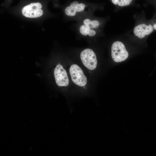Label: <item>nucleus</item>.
Instances as JSON below:
<instances>
[{
	"instance_id": "nucleus-12",
	"label": "nucleus",
	"mask_w": 156,
	"mask_h": 156,
	"mask_svg": "<svg viewBox=\"0 0 156 156\" xmlns=\"http://www.w3.org/2000/svg\"><path fill=\"white\" fill-rule=\"evenodd\" d=\"M155 10V12L151 18L153 21V26L155 31H156V9Z\"/></svg>"
},
{
	"instance_id": "nucleus-2",
	"label": "nucleus",
	"mask_w": 156,
	"mask_h": 156,
	"mask_svg": "<svg viewBox=\"0 0 156 156\" xmlns=\"http://www.w3.org/2000/svg\"><path fill=\"white\" fill-rule=\"evenodd\" d=\"M111 54L112 60L116 62L125 60L129 57V52L125 43L120 40L114 42L111 47Z\"/></svg>"
},
{
	"instance_id": "nucleus-13",
	"label": "nucleus",
	"mask_w": 156,
	"mask_h": 156,
	"mask_svg": "<svg viewBox=\"0 0 156 156\" xmlns=\"http://www.w3.org/2000/svg\"><path fill=\"white\" fill-rule=\"evenodd\" d=\"M147 1L152 4L156 9V0H147Z\"/></svg>"
},
{
	"instance_id": "nucleus-6",
	"label": "nucleus",
	"mask_w": 156,
	"mask_h": 156,
	"mask_svg": "<svg viewBox=\"0 0 156 156\" xmlns=\"http://www.w3.org/2000/svg\"><path fill=\"white\" fill-rule=\"evenodd\" d=\"M57 84L59 86H66L69 83L67 74L63 66L60 64L55 67L54 72Z\"/></svg>"
},
{
	"instance_id": "nucleus-10",
	"label": "nucleus",
	"mask_w": 156,
	"mask_h": 156,
	"mask_svg": "<svg viewBox=\"0 0 156 156\" xmlns=\"http://www.w3.org/2000/svg\"><path fill=\"white\" fill-rule=\"evenodd\" d=\"M65 14L69 16H74L76 14V11L75 8L70 5L67 7L64 10Z\"/></svg>"
},
{
	"instance_id": "nucleus-8",
	"label": "nucleus",
	"mask_w": 156,
	"mask_h": 156,
	"mask_svg": "<svg viewBox=\"0 0 156 156\" xmlns=\"http://www.w3.org/2000/svg\"><path fill=\"white\" fill-rule=\"evenodd\" d=\"M84 25L89 28L92 29H97L101 25V22L96 20H91L88 18H86L83 21Z\"/></svg>"
},
{
	"instance_id": "nucleus-9",
	"label": "nucleus",
	"mask_w": 156,
	"mask_h": 156,
	"mask_svg": "<svg viewBox=\"0 0 156 156\" xmlns=\"http://www.w3.org/2000/svg\"><path fill=\"white\" fill-rule=\"evenodd\" d=\"M79 31L81 34L84 36L88 35L90 36L93 37L96 34V31L93 29L89 28L84 24L80 26Z\"/></svg>"
},
{
	"instance_id": "nucleus-11",
	"label": "nucleus",
	"mask_w": 156,
	"mask_h": 156,
	"mask_svg": "<svg viewBox=\"0 0 156 156\" xmlns=\"http://www.w3.org/2000/svg\"><path fill=\"white\" fill-rule=\"evenodd\" d=\"M73 7L75 8L77 12H80L84 10L85 5L83 3H79Z\"/></svg>"
},
{
	"instance_id": "nucleus-7",
	"label": "nucleus",
	"mask_w": 156,
	"mask_h": 156,
	"mask_svg": "<svg viewBox=\"0 0 156 156\" xmlns=\"http://www.w3.org/2000/svg\"><path fill=\"white\" fill-rule=\"evenodd\" d=\"M137 0H110L116 7L117 10L135 5Z\"/></svg>"
},
{
	"instance_id": "nucleus-1",
	"label": "nucleus",
	"mask_w": 156,
	"mask_h": 156,
	"mask_svg": "<svg viewBox=\"0 0 156 156\" xmlns=\"http://www.w3.org/2000/svg\"><path fill=\"white\" fill-rule=\"evenodd\" d=\"M135 20L134 27L129 35L135 39L145 40L154 31L152 18L146 19L145 13L142 11L136 13L133 15Z\"/></svg>"
},
{
	"instance_id": "nucleus-5",
	"label": "nucleus",
	"mask_w": 156,
	"mask_h": 156,
	"mask_svg": "<svg viewBox=\"0 0 156 156\" xmlns=\"http://www.w3.org/2000/svg\"><path fill=\"white\" fill-rule=\"evenodd\" d=\"M69 73L72 80L75 84L80 87L86 85L87 78L78 65L76 64L72 65L70 68Z\"/></svg>"
},
{
	"instance_id": "nucleus-4",
	"label": "nucleus",
	"mask_w": 156,
	"mask_h": 156,
	"mask_svg": "<svg viewBox=\"0 0 156 156\" xmlns=\"http://www.w3.org/2000/svg\"><path fill=\"white\" fill-rule=\"evenodd\" d=\"M81 60L84 66L90 70H93L96 67L97 62L96 55L93 50L86 49L81 53Z\"/></svg>"
},
{
	"instance_id": "nucleus-14",
	"label": "nucleus",
	"mask_w": 156,
	"mask_h": 156,
	"mask_svg": "<svg viewBox=\"0 0 156 156\" xmlns=\"http://www.w3.org/2000/svg\"><path fill=\"white\" fill-rule=\"evenodd\" d=\"M79 3L77 1H74L72 2L70 4V5L71 6L73 7Z\"/></svg>"
},
{
	"instance_id": "nucleus-3",
	"label": "nucleus",
	"mask_w": 156,
	"mask_h": 156,
	"mask_svg": "<svg viewBox=\"0 0 156 156\" xmlns=\"http://www.w3.org/2000/svg\"><path fill=\"white\" fill-rule=\"evenodd\" d=\"M42 5L39 2H34L24 6L21 10L23 15L26 18H35L41 16L43 14Z\"/></svg>"
}]
</instances>
